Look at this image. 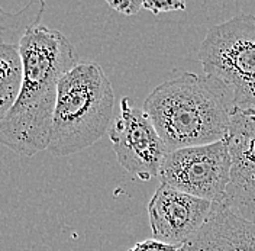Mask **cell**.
<instances>
[{
	"label": "cell",
	"instance_id": "9c48e42d",
	"mask_svg": "<svg viewBox=\"0 0 255 251\" xmlns=\"http://www.w3.org/2000/svg\"><path fill=\"white\" fill-rule=\"evenodd\" d=\"M183 251H255V222L245 220L222 205L213 209L200 231Z\"/></svg>",
	"mask_w": 255,
	"mask_h": 251
},
{
	"label": "cell",
	"instance_id": "52a82bcc",
	"mask_svg": "<svg viewBox=\"0 0 255 251\" xmlns=\"http://www.w3.org/2000/svg\"><path fill=\"white\" fill-rule=\"evenodd\" d=\"M225 140L232 166L229 185L221 205L255 222V112L234 109Z\"/></svg>",
	"mask_w": 255,
	"mask_h": 251
},
{
	"label": "cell",
	"instance_id": "8fae6325",
	"mask_svg": "<svg viewBox=\"0 0 255 251\" xmlns=\"http://www.w3.org/2000/svg\"><path fill=\"white\" fill-rule=\"evenodd\" d=\"M44 12L45 3L42 0L29 1L16 12H7L0 7V44L19 45L26 32L41 25Z\"/></svg>",
	"mask_w": 255,
	"mask_h": 251
},
{
	"label": "cell",
	"instance_id": "5bb4252c",
	"mask_svg": "<svg viewBox=\"0 0 255 251\" xmlns=\"http://www.w3.org/2000/svg\"><path fill=\"white\" fill-rule=\"evenodd\" d=\"M128 251H181V249L151 238V240H143V241L136 243L132 249H129Z\"/></svg>",
	"mask_w": 255,
	"mask_h": 251
},
{
	"label": "cell",
	"instance_id": "6da1fadb",
	"mask_svg": "<svg viewBox=\"0 0 255 251\" xmlns=\"http://www.w3.org/2000/svg\"><path fill=\"white\" fill-rule=\"evenodd\" d=\"M22 84L15 105L0 122V144L32 157L48 150L58 83L77 61L63 32L36 25L19 42Z\"/></svg>",
	"mask_w": 255,
	"mask_h": 251
},
{
	"label": "cell",
	"instance_id": "ba28073f",
	"mask_svg": "<svg viewBox=\"0 0 255 251\" xmlns=\"http://www.w3.org/2000/svg\"><path fill=\"white\" fill-rule=\"evenodd\" d=\"M212 209V202L161 183L146 208L152 237L181 249L200 231Z\"/></svg>",
	"mask_w": 255,
	"mask_h": 251
},
{
	"label": "cell",
	"instance_id": "7a4b0ae2",
	"mask_svg": "<svg viewBox=\"0 0 255 251\" xmlns=\"http://www.w3.org/2000/svg\"><path fill=\"white\" fill-rule=\"evenodd\" d=\"M234 109L222 84L205 73L184 71L162 81L143 100L167 153L225 140Z\"/></svg>",
	"mask_w": 255,
	"mask_h": 251
},
{
	"label": "cell",
	"instance_id": "7c38bea8",
	"mask_svg": "<svg viewBox=\"0 0 255 251\" xmlns=\"http://www.w3.org/2000/svg\"><path fill=\"white\" fill-rule=\"evenodd\" d=\"M143 9L149 10L154 15L165 13V12H177V10H184L186 3L184 1H177V0H170V1H152V0H145L142 4Z\"/></svg>",
	"mask_w": 255,
	"mask_h": 251
},
{
	"label": "cell",
	"instance_id": "5b68a950",
	"mask_svg": "<svg viewBox=\"0 0 255 251\" xmlns=\"http://www.w3.org/2000/svg\"><path fill=\"white\" fill-rule=\"evenodd\" d=\"M231 166L228 142L222 140L167 153L158 177L165 186L221 205L229 185Z\"/></svg>",
	"mask_w": 255,
	"mask_h": 251
},
{
	"label": "cell",
	"instance_id": "4fadbf2b",
	"mask_svg": "<svg viewBox=\"0 0 255 251\" xmlns=\"http://www.w3.org/2000/svg\"><path fill=\"white\" fill-rule=\"evenodd\" d=\"M109 7L113 10L122 13V15L132 16L136 15L141 9H142L143 1L142 0H119V1H108Z\"/></svg>",
	"mask_w": 255,
	"mask_h": 251
},
{
	"label": "cell",
	"instance_id": "8992f818",
	"mask_svg": "<svg viewBox=\"0 0 255 251\" xmlns=\"http://www.w3.org/2000/svg\"><path fill=\"white\" fill-rule=\"evenodd\" d=\"M109 138L119 164L128 173L139 180L158 177L165 147L149 116L132 106L129 97L121 100V112L113 119Z\"/></svg>",
	"mask_w": 255,
	"mask_h": 251
},
{
	"label": "cell",
	"instance_id": "30bf717a",
	"mask_svg": "<svg viewBox=\"0 0 255 251\" xmlns=\"http://www.w3.org/2000/svg\"><path fill=\"white\" fill-rule=\"evenodd\" d=\"M22 84L19 45L0 44V122L15 105Z\"/></svg>",
	"mask_w": 255,
	"mask_h": 251
},
{
	"label": "cell",
	"instance_id": "277c9868",
	"mask_svg": "<svg viewBox=\"0 0 255 251\" xmlns=\"http://www.w3.org/2000/svg\"><path fill=\"white\" fill-rule=\"evenodd\" d=\"M203 73L221 83L235 109L255 112V15L212 26L199 48Z\"/></svg>",
	"mask_w": 255,
	"mask_h": 251
},
{
	"label": "cell",
	"instance_id": "3957f363",
	"mask_svg": "<svg viewBox=\"0 0 255 251\" xmlns=\"http://www.w3.org/2000/svg\"><path fill=\"white\" fill-rule=\"evenodd\" d=\"M113 112L115 93L102 65L77 63L58 83L49 153L67 157L89 148L109 132Z\"/></svg>",
	"mask_w": 255,
	"mask_h": 251
},
{
	"label": "cell",
	"instance_id": "9a60e30c",
	"mask_svg": "<svg viewBox=\"0 0 255 251\" xmlns=\"http://www.w3.org/2000/svg\"><path fill=\"white\" fill-rule=\"evenodd\" d=\"M181 251H183V249H181Z\"/></svg>",
	"mask_w": 255,
	"mask_h": 251
}]
</instances>
